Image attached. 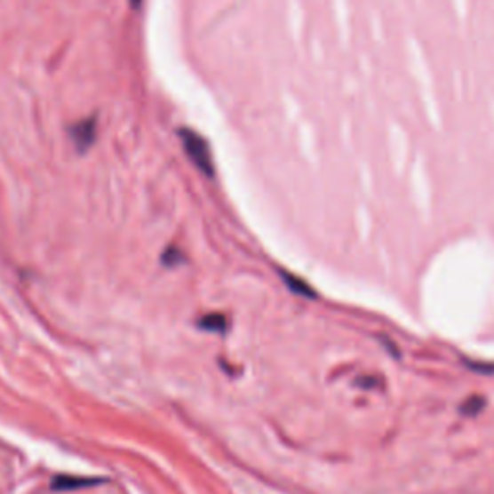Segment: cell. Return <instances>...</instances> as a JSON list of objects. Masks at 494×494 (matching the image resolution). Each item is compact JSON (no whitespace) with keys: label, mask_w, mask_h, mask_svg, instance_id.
Instances as JSON below:
<instances>
[{"label":"cell","mask_w":494,"mask_h":494,"mask_svg":"<svg viewBox=\"0 0 494 494\" xmlns=\"http://www.w3.org/2000/svg\"><path fill=\"white\" fill-rule=\"evenodd\" d=\"M179 139H182L184 151L187 153L189 159H192V163L205 176L212 178V174H215V163H212V153H211L207 139L201 138L197 131L189 130V128L179 130Z\"/></svg>","instance_id":"cell-1"},{"label":"cell","mask_w":494,"mask_h":494,"mask_svg":"<svg viewBox=\"0 0 494 494\" xmlns=\"http://www.w3.org/2000/svg\"><path fill=\"white\" fill-rule=\"evenodd\" d=\"M95 136H97L95 118H87V120L77 122L76 126H72V130H70V138L76 145V149H80V151H87L89 147H92Z\"/></svg>","instance_id":"cell-2"},{"label":"cell","mask_w":494,"mask_h":494,"mask_svg":"<svg viewBox=\"0 0 494 494\" xmlns=\"http://www.w3.org/2000/svg\"><path fill=\"white\" fill-rule=\"evenodd\" d=\"M97 482H103V479H92V477H56L52 481L54 490H74V489H84V487H93Z\"/></svg>","instance_id":"cell-3"},{"label":"cell","mask_w":494,"mask_h":494,"mask_svg":"<svg viewBox=\"0 0 494 494\" xmlns=\"http://www.w3.org/2000/svg\"><path fill=\"white\" fill-rule=\"evenodd\" d=\"M284 280L288 283V286L291 288V290H296V291H299V294H307V296H313V291L307 288V284L306 283H301L299 278H296V276H291V275H288V273H284Z\"/></svg>","instance_id":"cell-4"},{"label":"cell","mask_w":494,"mask_h":494,"mask_svg":"<svg viewBox=\"0 0 494 494\" xmlns=\"http://www.w3.org/2000/svg\"><path fill=\"white\" fill-rule=\"evenodd\" d=\"M141 3H143V0H130V4H131L133 8H139Z\"/></svg>","instance_id":"cell-5"}]
</instances>
